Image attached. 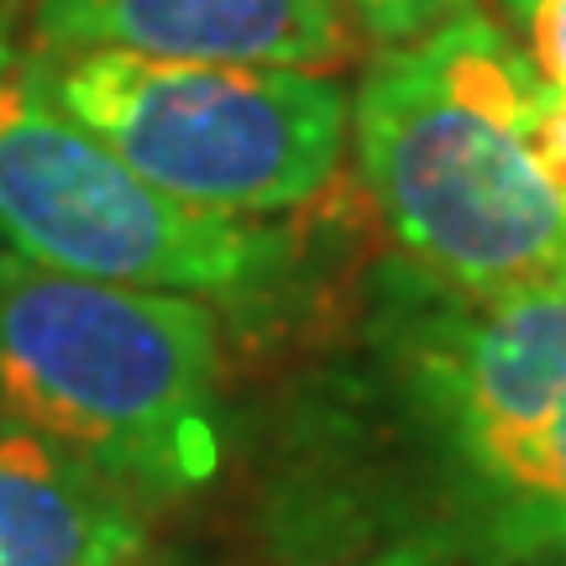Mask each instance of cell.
<instances>
[{
  "mask_svg": "<svg viewBox=\"0 0 566 566\" xmlns=\"http://www.w3.org/2000/svg\"><path fill=\"white\" fill-rule=\"evenodd\" d=\"M352 153L405 263L446 289L566 283V95L483 6L378 48Z\"/></svg>",
  "mask_w": 566,
  "mask_h": 566,
  "instance_id": "cell-1",
  "label": "cell"
},
{
  "mask_svg": "<svg viewBox=\"0 0 566 566\" xmlns=\"http://www.w3.org/2000/svg\"><path fill=\"white\" fill-rule=\"evenodd\" d=\"M373 357L430 535L478 566H566V283L446 289L409 268Z\"/></svg>",
  "mask_w": 566,
  "mask_h": 566,
  "instance_id": "cell-2",
  "label": "cell"
},
{
  "mask_svg": "<svg viewBox=\"0 0 566 566\" xmlns=\"http://www.w3.org/2000/svg\"><path fill=\"white\" fill-rule=\"evenodd\" d=\"M216 378L205 300L0 252V409L137 499L216 472Z\"/></svg>",
  "mask_w": 566,
  "mask_h": 566,
  "instance_id": "cell-3",
  "label": "cell"
},
{
  "mask_svg": "<svg viewBox=\"0 0 566 566\" xmlns=\"http://www.w3.org/2000/svg\"><path fill=\"white\" fill-rule=\"evenodd\" d=\"M42 95L142 179L216 216L321 200L352 142L336 74L137 59L111 48H21Z\"/></svg>",
  "mask_w": 566,
  "mask_h": 566,
  "instance_id": "cell-4",
  "label": "cell"
},
{
  "mask_svg": "<svg viewBox=\"0 0 566 566\" xmlns=\"http://www.w3.org/2000/svg\"><path fill=\"white\" fill-rule=\"evenodd\" d=\"M0 252L195 300L258 294L283 263L273 231L153 189L59 111L11 27H0Z\"/></svg>",
  "mask_w": 566,
  "mask_h": 566,
  "instance_id": "cell-5",
  "label": "cell"
},
{
  "mask_svg": "<svg viewBox=\"0 0 566 566\" xmlns=\"http://www.w3.org/2000/svg\"><path fill=\"white\" fill-rule=\"evenodd\" d=\"M21 48L336 74L357 53L342 0H27Z\"/></svg>",
  "mask_w": 566,
  "mask_h": 566,
  "instance_id": "cell-6",
  "label": "cell"
},
{
  "mask_svg": "<svg viewBox=\"0 0 566 566\" xmlns=\"http://www.w3.org/2000/svg\"><path fill=\"white\" fill-rule=\"evenodd\" d=\"M142 551L132 488L27 424H0V566H137Z\"/></svg>",
  "mask_w": 566,
  "mask_h": 566,
  "instance_id": "cell-7",
  "label": "cell"
},
{
  "mask_svg": "<svg viewBox=\"0 0 566 566\" xmlns=\"http://www.w3.org/2000/svg\"><path fill=\"white\" fill-rule=\"evenodd\" d=\"M493 21L566 95V0H493Z\"/></svg>",
  "mask_w": 566,
  "mask_h": 566,
  "instance_id": "cell-8",
  "label": "cell"
},
{
  "mask_svg": "<svg viewBox=\"0 0 566 566\" xmlns=\"http://www.w3.org/2000/svg\"><path fill=\"white\" fill-rule=\"evenodd\" d=\"M478 0H342L346 21L378 48H405V42L430 38L436 27L457 21Z\"/></svg>",
  "mask_w": 566,
  "mask_h": 566,
  "instance_id": "cell-9",
  "label": "cell"
},
{
  "mask_svg": "<svg viewBox=\"0 0 566 566\" xmlns=\"http://www.w3.org/2000/svg\"><path fill=\"white\" fill-rule=\"evenodd\" d=\"M373 566H441V562H424V556H405V551H394L388 562H373Z\"/></svg>",
  "mask_w": 566,
  "mask_h": 566,
  "instance_id": "cell-10",
  "label": "cell"
},
{
  "mask_svg": "<svg viewBox=\"0 0 566 566\" xmlns=\"http://www.w3.org/2000/svg\"><path fill=\"white\" fill-rule=\"evenodd\" d=\"M137 566H142V562H137Z\"/></svg>",
  "mask_w": 566,
  "mask_h": 566,
  "instance_id": "cell-11",
  "label": "cell"
}]
</instances>
